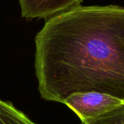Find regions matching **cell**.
<instances>
[{"mask_svg": "<svg viewBox=\"0 0 124 124\" xmlns=\"http://www.w3.org/2000/svg\"><path fill=\"white\" fill-rule=\"evenodd\" d=\"M41 97L63 103L79 92L124 101V7L78 6L47 20L35 37Z\"/></svg>", "mask_w": 124, "mask_h": 124, "instance_id": "obj_1", "label": "cell"}, {"mask_svg": "<svg viewBox=\"0 0 124 124\" xmlns=\"http://www.w3.org/2000/svg\"><path fill=\"white\" fill-rule=\"evenodd\" d=\"M83 0H19L21 15L28 20L49 19L80 6Z\"/></svg>", "mask_w": 124, "mask_h": 124, "instance_id": "obj_3", "label": "cell"}, {"mask_svg": "<svg viewBox=\"0 0 124 124\" xmlns=\"http://www.w3.org/2000/svg\"><path fill=\"white\" fill-rule=\"evenodd\" d=\"M84 124H124V104L120 108L98 118L82 121Z\"/></svg>", "mask_w": 124, "mask_h": 124, "instance_id": "obj_5", "label": "cell"}, {"mask_svg": "<svg viewBox=\"0 0 124 124\" xmlns=\"http://www.w3.org/2000/svg\"><path fill=\"white\" fill-rule=\"evenodd\" d=\"M81 124H82V123H81Z\"/></svg>", "mask_w": 124, "mask_h": 124, "instance_id": "obj_6", "label": "cell"}, {"mask_svg": "<svg viewBox=\"0 0 124 124\" xmlns=\"http://www.w3.org/2000/svg\"><path fill=\"white\" fill-rule=\"evenodd\" d=\"M0 124H38L13 103L0 99Z\"/></svg>", "mask_w": 124, "mask_h": 124, "instance_id": "obj_4", "label": "cell"}, {"mask_svg": "<svg viewBox=\"0 0 124 124\" xmlns=\"http://www.w3.org/2000/svg\"><path fill=\"white\" fill-rule=\"evenodd\" d=\"M81 121L93 119L110 113L124 104V101L102 93L79 92L68 97L63 102Z\"/></svg>", "mask_w": 124, "mask_h": 124, "instance_id": "obj_2", "label": "cell"}]
</instances>
